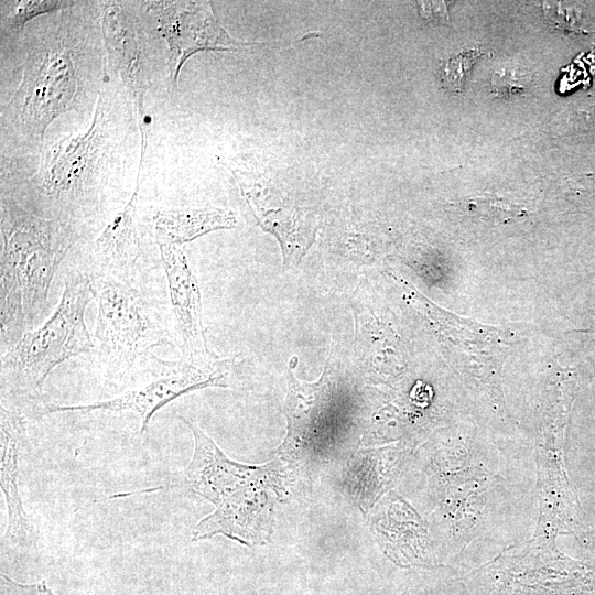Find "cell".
<instances>
[{
    "label": "cell",
    "mask_w": 595,
    "mask_h": 595,
    "mask_svg": "<svg viewBox=\"0 0 595 595\" xmlns=\"http://www.w3.org/2000/svg\"><path fill=\"white\" fill-rule=\"evenodd\" d=\"M178 418L194 437L193 455L184 470L185 485L215 506L196 523L191 540L224 536L246 547L267 543L274 504L285 493L288 463L281 458L263 465L232 461L197 424Z\"/></svg>",
    "instance_id": "cell-1"
},
{
    "label": "cell",
    "mask_w": 595,
    "mask_h": 595,
    "mask_svg": "<svg viewBox=\"0 0 595 595\" xmlns=\"http://www.w3.org/2000/svg\"><path fill=\"white\" fill-rule=\"evenodd\" d=\"M80 238L75 223L1 203L0 336L8 349L45 313L55 273Z\"/></svg>",
    "instance_id": "cell-2"
},
{
    "label": "cell",
    "mask_w": 595,
    "mask_h": 595,
    "mask_svg": "<svg viewBox=\"0 0 595 595\" xmlns=\"http://www.w3.org/2000/svg\"><path fill=\"white\" fill-rule=\"evenodd\" d=\"M93 299L87 273L68 271L61 300L51 316L3 351L1 404L21 410L22 405L39 401L44 382L55 367L90 351L93 340L85 312Z\"/></svg>",
    "instance_id": "cell-3"
},
{
    "label": "cell",
    "mask_w": 595,
    "mask_h": 595,
    "mask_svg": "<svg viewBox=\"0 0 595 595\" xmlns=\"http://www.w3.org/2000/svg\"><path fill=\"white\" fill-rule=\"evenodd\" d=\"M89 279L98 309L93 347L110 374L128 375L151 349L170 343L160 304L140 282Z\"/></svg>",
    "instance_id": "cell-4"
},
{
    "label": "cell",
    "mask_w": 595,
    "mask_h": 595,
    "mask_svg": "<svg viewBox=\"0 0 595 595\" xmlns=\"http://www.w3.org/2000/svg\"><path fill=\"white\" fill-rule=\"evenodd\" d=\"M101 101L99 96L94 119L85 132L63 138L45 151L39 173L45 203L41 216L75 223L96 207V172L107 145Z\"/></svg>",
    "instance_id": "cell-5"
},
{
    "label": "cell",
    "mask_w": 595,
    "mask_h": 595,
    "mask_svg": "<svg viewBox=\"0 0 595 595\" xmlns=\"http://www.w3.org/2000/svg\"><path fill=\"white\" fill-rule=\"evenodd\" d=\"M156 376L138 388L110 399L86 404H46L35 411L37 416L61 412L132 411L141 419V433L148 431L152 416L176 398L207 387H235V357L212 356L199 360H162L154 356Z\"/></svg>",
    "instance_id": "cell-6"
},
{
    "label": "cell",
    "mask_w": 595,
    "mask_h": 595,
    "mask_svg": "<svg viewBox=\"0 0 595 595\" xmlns=\"http://www.w3.org/2000/svg\"><path fill=\"white\" fill-rule=\"evenodd\" d=\"M77 77L72 51L60 42L29 53L8 108L25 137L42 141L51 122L74 106Z\"/></svg>",
    "instance_id": "cell-7"
},
{
    "label": "cell",
    "mask_w": 595,
    "mask_h": 595,
    "mask_svg": "<svg viewBox=\"0 0 595 595\" xmlns=\"http://www.w3.org/2000/svg\"><path fill=\"white\" fill-rule=\"evenodd\" d=\"M335 407V386L327 370L315 382L300 381L290 370L284 403L288 431L280 458L305 466L322 461L331 444L327 433Z\"/></svg>",
    "instance_id": "cell-8"
},
{
    "label": "cell",
    "mask_w": 595,
    "mask_h": 595,
    "mask_svg": "<svg viewBox=\"0 0 595 595\" xmlns=\"http://www.w3.org/2000/svg\"><path fill=\"white\" fill-rule=\"evenodd\" d=\"M145 4L169 44L174 83L184 62L198 51H238L255 45L231 39L218 24L208 2L150 1Z\"/></svg>",
    "instance_id": "cell-9"
},
{
    "label": "cell",
    "mask_w": 595,
    "mask_h": 595,
    "mask_svg": "<svg viewBox=\"0 0 595 595\" xmlns=\"http://www.w3.org/2000/svg\"><path fill=\"white\" fill-rule=\"evenodd\" d=\"M22 411L0 405V487L7 505L6 547L28 550L36 547L39 532L26 513L19 490V456L26 440Z\"/></svg>",
    "instance_id": "cell-10"
},
{
    "label": "cell",
    "mask_w": 595,
    "mask_h": 595,
    "mask_svg": "<svg viewBox=\"0 0 595 595\" xmlns=\"http://www.w3.org/2000/svg\"><path fill=\"white\" fill-rule=\"evenodd\" d=\"M160 253L182 358L199 360L214 356L206 343L199 286L184 251L177 246H160Z\"/></svg>",
    "instance_id": "cell-11"
},
{
    "label": "cell",
    "mask_w": 595,
    "mask_h": 595,
    "mask_svg": "<svg viewBox=\"0 0 595 595\" xmlns=\"http://www.w3.org/2000/svg\"><path fill=\"white\" fill-rule=\"evenodd\" d=\"M140 176L129 202L95 240L87 261L89 278L140 282L141 248L136 225Z\"/></svg>",
    "instance_id": "cell-12"
},
{
    "label": "cell",
    "mask_w": 595,
    "mask_h": 595,
    "mask_svg": "<svg viewBox=\"0 0 595 595\" xmlns=\"http://www.w3.org/2000/svg\"><path fill=\"white\" fill-rule=\"evenodd\" d=\"M102 30L110 64L118 72L134 99L141 115L140 119H144L145 84L132 23L121 9L109 7L104 14Z\"/></svg>",
    "instance_id": "cell-13"
},
{
    "label": "cell",
    "mask_w": 595,
    "mask_h": 595,
    "mask_svg": "<svg viewBox=\"0 0 595 595\" xmlns=\"http://www.w3.org/2000/svg\"><path fill=\"white\" fill-rule=\"evenodd\" d=\"M412 299L459 353L475 360H501L509 350V338L493 328L467 323L434 306L415 291Z\"/></svg>",
    "instance_id": "cell-14"
},
{
    "label": "cell",
    "mask_w": 595,
    "mask_h": 595,
    "mask_svg": "<svg viewBox=\"0 0 595 595\" xmlns=\"http://www.w3.org/2000/svg\"><path fill=\"white\" fill-rule=\"evenodd\" d=\"M154 238L160 246H177L207 232L234 228L232 212L221 208H170L153 214Z\"/></svg>",
    "instance_id": "cell-15"
},
{
    "label": "cell",
    "mask_w": 595,
    "mask_h": 595,
    "mask_svg": "<svg viewBox=\"0 0 595 595\" xmlns=\"http://www.w3.org/2000/svg\"><path fill=\"white\" fill-rule=\"evenodd\" d=\"M257 219L264 230L277 236L285 266L298 263L315 237L316 228L306 226V219L299 212H270Z\"/></svg>",
    "instance_id": "cell-16"
},
{
    "label": "cell",
    "mask_w": 595,
    "mask_h": 595,
    "mask_svg": "<svg viewBox=\"0 0 595 595\" xmlns=\"http://www.w3.org/2000/svg\"><path fill=\"white\" fill-rule=\"evenodd\" d=\"M1 21L2 24L13 32L23 30L25 23L36 15L55 10L65 9L74 2L68 1H43V0H21L3 2Z\"/></svg>",
    "instance_id": "cell-17"
},
{
    "label": "cell",
    "mask_w": 595,
    "mask_h": 595,
    "mask_svg": "<svg viewBox=\"0 0 595 595\" xmlns=\"http://www.w3.org/2000/svg\"><path fill=\"white\" fill-rule=\"evenodd\" d=\"M479 55L477 50H468L442 62L440 66L441 79L447 88L461 89Z\"/></svg>",
    "instance_id": "cell-18"
},
{
    "label": "cell",
    "mask_w": 595,
    "mask_h": 595,
    "mask_svg": "<svg viewBox=\"0 0 595 595\" xmlns=\"http://www.w3.org/2000/svg\"><path fill=\"white\" fill-rule=\"evenodd\" d=\"M527 78L511 66L498 68L493 77L494 90L500 94L511 95L524 90Z\"/></svg>",
    "instance_id": "cell-19"
},
{
    "label": "cell",
    "mask_w": 595,
    "mask_h": 595,
    "mask_svg": "<svg viewBox=\"0 0 595 595\" xmlns=\"http://www.w3.org/2000/svg\"><path fill=\"white\" fill-rule=\"evenodd\" d=\"M0 595H55L43 580L34 584H21L7 574H0Z\"/></svg>",
    "instance_id": "cell-20"
},
{
    "label": "cell",
    "mask_w": 595,
    "mask_h": 595,
    "mask_svg": "<svg viewBox=\"0 0 595 595\" xmlns=\"http://www.w3.org/2000/svg\"><path fill=\"white\" fill-rule=\"evenodd\" d=\"M594 333H595V324H594Z\"/></svg>",
    "instance_id": "cell-21"
}]
</instances>
